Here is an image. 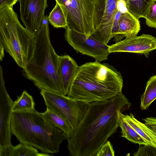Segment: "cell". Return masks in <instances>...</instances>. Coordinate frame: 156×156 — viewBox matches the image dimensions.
Listing matches in <instances>:
<instances>
[{
  "label": "cell",
  "mask_w": 156,
  "mask_h": 156,
  "mask_svg": "<svg viewBox=\"0 0 156 156\" xmlns=\"http://www.w3.org/2000/svg\"><path fill=\"white\" fill-rule=\"evenodd\" d=\"M134 155L156 156V147L150 145H141Z\"/></svg>",
  "instance_id": "d4e9b609"
},
{
  "label": "cell",
  "mask_w": 156,
  "mask_h": 156,
  "mask_svg": "<svg viewBox=\"0 0 156 156\" xmlns=\"http://www.w3.org/2000/svg\"><path fill=\"white\" fill-rule=\"evenodd\" d=\"M18 0H0V9L5 6L13 8V5L18 2Z\"/></svg>",
  "instance_id": "f1b7e54d"
},
{
  "label": "cell",
  "mask_w": 156,
  "mask_h": 156,
  "mask_svg": "<svg viewBox=\"0 0 156 156\" xmlns=\"http://www.w3.org/2000/svg\"><path fill=\"white\" fill-rule=\"evenodd\" d=\"M121 13L119 11L116 13L112 27V35L114 41L116 42L122 40L124 37L121 34L119 29V21Z\"/></svg>",
  "instance_id": "cb8c5ba5"
},
{
  "label": "cell",
  "mask_w": 156,
  "mask_h": 156,
  "mask_svg": "<svg viewBox=\"0 0 156 156\" xmlns=\"http://www.w3.org/2000/svg\"><path fill=\"white\" fill-rule=\"evenodd\" d=\"M20 19L25 27L35 35L41 27L48 7L47 0H18Z\"/></svg>",
  "instance_id": "8fae6325"
},
{
  "label": "cell",
  "mask_w": 156,
  "mask_h": 156,
  "mask_svg": "<svg viewBox=\"0 0 156 156\" xmlns=\"http://www.w3.org/2000/svg\"><path fill=\"white\" fill-rule=\"evenodd\" d=\"M11 129L20 142L48 154L59 152L61 144L67 139L63 131L35 109L13 111Z\"/></svg>",
  "instance_id": "3957f363"
},
{
  "label": "cell",
  "mask_w": 156,
  "mask_h": 156,
  "mask_svg": "<svg viewBox=\"0 0 156 156\" xmlns=\"http://www.w3.org/2000/svg\"><path fill=\"white\" fill-rule=\"evenodd\" d=\"M79 67L76 62L68 55L59 56L58 76L64 95H67Z\"/></svg>",
  "instance_id": "4fadbf2b"
},
{
  "label": "cell",
  "mask_w": 156,
  "mask_h": 156,
  "mask_svg": "<svg viewBox=\"0 0 156 156\" xmlns=\"http://www.w3.org/2000/svg\"><path fill=\"white\" fill-rule=\"evenodd\" d=\"M66 29L65 39L76 52L91 57L100 62L107 59L110 53L107 44L98 41L92 35L88 37L68 28Z\"/></svg>",
  "instance_id": "9c48e42d"
},
{
  "label": "cell",
  "mask_w": 156,
  "mask_h": 156,
  "mask_svg": "<svg viewBox=\"0 0 156 156\" xmlns=\"http://www.w3.org/2000/svg\"><path fill=\"white\" fill-rule=\"evenodd\" d=\"M42 114L53 125L63 131L67 138L71 135L73 129L67 119L62 115L48 108H46V110Z\"/></svg>",
  "instance_id": "2e32d148"
},
{
  "label": "cell",
  "mask_w": 156,
  "mask_h": 156,
  "mask_svg": "<svg viewBox=\"0 0 156 156\" xmlns=\"http://www.w3.org/2000/svg\"><path fill=\"white\" fill-rule=\"evenodd\" d=\"M121 115L124 119L148 144L156 147V144L140 127L137 122V120L132 113L124 115L122 113Z\"/></svg>",
  "instance_id": "7402d4cb"
},
{
  "label": "cell",
  "mask_w": 156,
  "mask_h": 156,
  "mask_svg": "<svg viewBox=\"0 0 156 156\" xmlns=\"http://www.w3.org/2000/svg\"><path fill=\"white\" fill-rule=\"evenodd\" d=\"M115 151L109 141L106 142L100 148L95 156H114Z\"/></svg>",
  "instance_id": "484cf974"
},
{
  "label": "cell",
  "mask_w": 156,
  "mask_h": 156,
  "mask_svg": "<svg viewBox=\"0 0 156 156\" xmlns=\"http://www.w3.org/2000/svg\"><path fill=\"white\" fill-rule=\"evenodd\" d=\"M118 0H96L95 31L92 36L107 44L113 38L112 30L115 15L118 11Z\"/></svg>",
  "instance_id": "ba28073f"
},
{
  "label": "cell",
  "mask_w": 156,
  "mask_h": 156,
  "mask_svg": "<svg viewBox=\"0 0 156 156\" xmlns=\"http://www.w3.org/2000/svg\"><path fill=\"white\" fill-rule=\"evenodd\" d=\"M142 120L148 128L156 133V117H148Z\"/></svg>",
  "instance_id": "83f0119b"
},
{
  "label": "cell",
  "mask_w": 156,
  "mask_h": 156,
  "mask_svg": "<svg viewBox=\"0 0 156 156\" xmlns=\"http://www.w3.org/2000/svg\"><path fill=\"white\" fill-rule=\"evenodd\" d=\"M48 17L44 16L40 29L35 35L32 56L23 70L25 76L41 90L64 95L58 73L59 55L50 41Z\"/></svg>",
  "instance_id": "277c9868"
},
{
  "label": "cell",
  "mask_w": 156,
  "mask_h": 156,
  "mask_svg": "<svg viewBox=\"0 0 156 156\" xmlns=\"http://www.w3.org/2000/svg\"><path fill=\"white\" fill-rule=\"evenodd\" d=\"M152 0V1H154V0Z\"/></svg>",
  "instance_id": "f546056e"
},
{
  "label": "cell",
  "mask_w": 156,
  "mask_h": 156,
  "mask_svg": "<svg viewBox=\"0 0 156 156\" xmlns=\"http://www.w3.org/2000/svg\"><path fill=\"white\" fill-rule=\"evenodd\" d=\"M35 45V35L22 26L13 8L0 9V60L5 50L24 69L32 56Z\"/></svg>",
  "instance_id": "5b68a950"
},
{
  "label": "cell",
  "mask_w": 156,
  "mask_h": 156,
  "mask_svg": "<svg viewBox=\"0 0 156 156\" xmlns=\"http://www.w3.org/2000/svg\"><path fill=\"white\" fill-rule=\"evenodd\" d=\"M55 1L62 6L66 16V28L88 37L93 34L96 0Z\"/></svg>",
  "instance_id": "8992f818"
},
{
  "label": "cell",
  "mask_w": 156,
  "mask_h": 156,
  "mask_svg": "<svg viewBox=\"0 0 156 156\" xmlns=\"http://www.w3.org/2000/svg\"><path fill=\"white\" fill-rule=\"evenodd\" d=\"M137 122L140 127L156 145V133L148 128L144 123L138 120Z\"/></svg>",
  "instance_id": "4316f807"
},
{
  "label": "cell",
  "mask_w": 156,
  "mask_h": 156,
  "mask_svg": "<svg viewBox=\"0 0 156 156\" xmlns=\"http://www.w3.org/2000/svg\"><path fill=\"white\" fill-rule=\"evenodd\" d=\"M153 1L151 0H129L128 11L139 19L145 18Z\"/></svg>",
  "instance_id": "d6986e66"
},
{
  "label": "cell",
  "mask_w": 156,
  "mask_h": 156,
  "mask_svg": "<svg viewBox=\"0 0 156 156\" xmlns=\"http://www.w3.org/2000/svg\"><path fill=\"white\" fill-rule=\"evenodd\" d=\"M13 102L5 85L2 68L0 67V147L12 144L11 122Z\"/></svg>",
  "instance_id": "30bf717a"
},
{
  "label": "cell",
  "mask_w": 156,
  "mask_h": 156,
  "mask_svg": "<svg viewBox=\"0 0 156 156\" xmlns=\"http://www.w3.org/2000/svg\"><path fill=\"white\" fill-rule=\"evenodd\" d=\"M156 49V38L151 35L142 34L139 36L126 37L109 45L110 53L129 52L143 54L148 58L150 52Z\"/></svg>",
  "instance_id": "7c38bea8"
},
{
  "label": "cell",
  "mask_w": 156,
  "mask_h": 156,
  "mask_svg": "<svg viewBox=\"0 0 156 156\" xmlns=\"http://www.w3.org/2000/svg\"><path fill=\"white\" fill-rule=\"evenodd\" d=\"M119 26L121 34L125 37L136 36L140 29L139 19L129 12L121 13Z\"/></svg>",
  "instance_id": "9a60e30c"
},
{
  "label": "cell",
  "mask_w": 156,
  "mask_h": 156,
  "mask_svg": "<svg viewBox=\"0 0 156 156\" xmlns=\"http://www.w3.org/2000/svg\"><path fill=\"white\" fill-rule=\"evenodd\" d=\"M144 18L148 27L156 29V0L151 3Z\"/></svg>",
  "instance_id": "603a6c76"
},
{
  "label": "cell",
  "mask_w": 156,
  "mask_h": 156,
  "mask_svg": "<svg viewBox=\"0 0 156 156\" xmlns=\"http://www.w3.org/2000/svg\"><path fill=\"white\" fill-rule=\"evenodd\" d=\"M123 83L114 67L95 61L79 66L67 96L89 103L105 101L122 92Z\"/></svg>",
  "instance_id": "7a4b0ae2"
},
{
  "label": "cell",
  "mask_w": 156,
  "mask_h": 156,
  "mask_svg": "<svg viewBox=\"0 0 156 156\" xmlns=\"http://www.w3.org/2000/svg\"><path fill=\"white\" fill-rule=\"evenodd\" d=\"M49 23L55 28H64L67 26L66 14L62 6L57 2L48 16Z\"/></svg>",
  "instance_id": "ffe728a7"
},
{
  "label": "cell",
  "mask_w": 156,
  "mask_h": 156,
  "mask_svg": "<svg viewBox=\"0 0 156 156\" xmlns=\"http://www.w3.org/2000/svg\"><path fill=\"white\" fill-rule=\"evenodd\" d=\"M131 103L122 93L108 100L89 103L85 115L66 140L73 156H95L101 147L116 133L121 112Z\"/></svg>",
  "instance_id": "6da1fadb"
},
{
  "label": "cell",
  "mask_w": 156,
  "mask_h": 156,
  "mask_svg": "<svg viewBox=\"0 0 156 156\" xmlns=\"http://www.w3.org/2000/svg\"><path fill=\"white\" fill-rule=\"evenodd\" d=\"M40 94L46 108L64 117L73 130L81 122L89 105L90 103L76 100L63 94L47 90H41Z\"/></svg>",
  "instance_id": "52a82bcc"
},
{
  "label": "cell",
  "mask_w": 156,
  "mask_h": 156,
  "mask_svg": "<svg viewBox=\"0 0 156 156\" xmlns=\"http://www.w3.org/2000/svg\"><path fill=\"white\" fill-rule=\"evenodd\" d=\"M49 154L39 153L37 149L29 145L20 143L14 146L0 147V156H47Z\"/></svg>",
  "instance_id": "5bb4252c"
},
{
  "label": "cell",
  "mask_w": 156,
  "mask_h": 156,
  "mask_svg": "<svg viewBox=\"0 0 156 156\" xmlns=\"http://www.w3.org/2000/svg\"><path fill=\"white\" fill-rule=\"evenodd\" d=\"M35 105L32 96L26 90H24L13 101V111L33 110L35 109Z\"/></svg>",
  "instance_id": "44dd1931"
},
{
  "label": "cell",
  "mask_w": 156,
  "mask_h": 156,
  "mask_svg": "<svg viewBox=\"0 0 156 156\" xmlns=\"http://www.w3.org/2000/svg\"><path fill=\"white\" fill-rule=\"evenodd\" d=\"M121 112L119 119V126L121 129V136L126 138L130 142L140 145H148L124 119Z\"/></svg>",
  "instance_id": "ac0fdd59"
},
{
  "label": "cell",
  "mask_w": 156,
  "mask_h": 156,
  "mask_svg": "<svg viewBox=\"0 0 156 156\" xmlns=\"http://www.w3.org/2000/svg\"><path fill=\"white\" fill-rule=\"evenodd\" d=\"M156 99V75L151 76L146 83L145 91L140 96L141 109H147Z\"/></svg>",
  "instance_id": "e0dca14e"
}]
</instances>
